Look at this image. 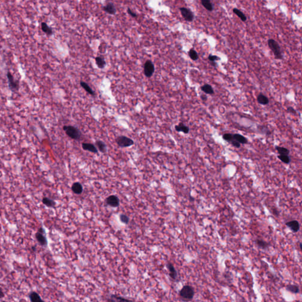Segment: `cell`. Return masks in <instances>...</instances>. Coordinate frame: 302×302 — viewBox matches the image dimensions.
<instances>
[{
  "instance_id": "7a4b0ae2",
  "label": "cell",
  "mask_w": 302,
  "mask_h": 302,
  "mask_svg": "<svg viewBox=\"0 0 302 302\" xmlns=\"http://www.w3.org/2000/svg\"><path fill=\"white\" fill-rule=\"evenodd\" d=\"M267 43L268 47L273 53L275 59L282 60L283 59V55L279 44L273 39H269Z\"/></svg>"
},
{
  "instance_id": "603a6c76",
  "label": "cell",
  "mask_w": 302,
  "mask_h": 302,
  "mask_svg": "<svg viewBox=\"0 0 302 302\" xmlns=\"http://www.w3.org/2000/svg\"><path fill=\"white\" fill-rule=\"evenodd\" d=\"M95 61H96V65L97 66V67L99 69H102L105 68V66L106 65V63L105 59L102 57H100V56L96 57L95 58Z\"/></svg>"
},
{
  "instance_id": "2e32d148",
  "label": "cell",
  "mask_w": 302,
  "mask_h": 302,
  "mask_svg": "<svg viewBox=\"0 0 302 302\" xmlns=\"http://www.w3.org/2000/svg\"><path fill=\"white\" fill-rule=\"evenodd\" d=\"M175 130L178 132H183L185 134H188L189 132V129L188 126H185L183 123H180L178 125L175 126Z\"/></svg>"
},
{
  "instance_id": "ba28073f",
  "label": "cell",
  "mask_w": 302,
  "mask_h": 302,
  "mask_svg": "<svg viewBox=\"0 0 302 302\" xmlns=\"http://www.w3.org/2000/svg\"><path fill=\"white\" fill-rule=\"evenodd\" d=\"M44 234H45V231L44 230L43 228H39L38 232H37L36 234V240L39 243L43 246H46L47 245V240L46 236H44Z\"/></svg>"
},
{
  "instance_id": "d6a6232c",
  "label": "cell",
  "mask_w": 302,
  "mask_h": 302,
  "mask_svg": "<svg viewBox=\"0 0 302 302\" xmlns=\"http://www.w3.org/2000/svg\"><path fill=\"white\" fill-rule=\"evenodd\" d=\"M222 138L223 139H224L225 141L228 142H231L233 139V135L232 134H231V133H225L224 134L223 136H222Z\"/></svg>"
},
{
  "instance_id": "1f68e13d",
  "label": "cell",
  "mask_w": 302,
  "mask_h": 302,
  "mask_svg": "<svg viewBox=\"0 0 302 302\" xmlns=\"http://www.w3.org/2000/svg\"><path fill=\"white\" fill-rule=\"evenodd\" d=\"M111 299L110 300H108V301H130L128 299H125V298H123L122 297H120V296H118L116 295H111Z\"/></svg>"
},
{
  "instance_id": "7402d4cb",
  "label": "cell",
  "mask_w": 302,
  "mask_h": 302,
  "mask_svg": "<svg viewBox=\"0 0 302 302\" xmlns=\"http://www.w3.org/2000/svg\"><path fill=\"white\" fill-rule=\"evenodd\" d=\"M201 3L202 5L208 11H212L213 10V5H212L211 0H201Z\"/></svg>"
},
{
  "instance_id": "b9f144b4",
  "label": "cell",
  "mask_w": 302,
  "mask_h": 302,
  "mask_svg": "<svg viewBox=\"0 0 302 302\" xmlns=\"http://www.w3.org/2000/svg\"><path fill=\"white\" fill-rule=\"evenodd\" d=\"M299 247H300V251H302V244H301V243H300V244H299Z\"/></svg>"
},
{
  "instance_id": "44dd1931",
  "label": "cell",
  "mask_w": 302,
  "mask_h": 302,
  "mask_svg": "<svg viewBox=\"0 0 302 302\" xmlns=\"http://www.w3.org/2000/svg\"><path fill=\"white\" fill-rule=\"evenodd\" d=\"M233 138L234 140L237 141V142H238L240 143H241V144H246L248 143V140L247 139V138H245L243 135H240V134H238V133L233 134Z\"/></svg>"
},
{
  "instance_id": "8fae6325",
  "label": "cell",
  "mask_w": 302,
  "mask_h": 302,
  "mask_svg": "<svg viewBox=\"0 0 302 302\" xmlns=\"http://www.w3.org/2000/svg\"><path fill=\"white\" fill-rule=\"evenodd\" d=\"M82 149L84 151L91 152L94 153H98V149H97L95 145L91 143H86L84 142L82 145Z\"/></svg>"
},
{
  "instance_id": "8d00e7d4",
  "label": "cell",
  "mask_w": 302,
  "mask_h": 302,
  "mask_svg": "<svg viewBox=\"0 0 302 302\" xmlns=\"http://www.w3.org/2000/svg\"><path fill=\"white\" fill-rule=\"evenodd\" d=\"M287 112H288V113L292 114H294V115L296 114V110H295L293 107H292V106H288V107H287Z\"/></svg>"
},
{
  "instance_id": "cb8c5ba5",
  "label": "cell",
  "mask_w": 302,
  "mask_h": 302,
  "mask_svg": "<svg viewBox=\"0 0 302 302\" xmlns=\"http://www.w3.org/2000/svg\"><path fill=\"white\" fill-rule=\"evenodd\" d=\"M29 298L31 301L32 302H37V301H42L43 300L41 298L40 296L39 293L35 292H32L29 295Z\"/></svg>"
},
{
  "instance_id": "277c9868",
  "label": "cell",
  "mask_w": 302,
  "mask_h": 302,
  "mask_svg": "<svg viewBox=\"0 0 302 302\" xmlns=\"http://www.w3.org/2000/svg\"><path fill=\"white\" fill-rule=\"evenodd\" d=\"M115 141L118 146L122 148L130 147L134 145V141L130 138L125 136H119L116 138Z\"/></svg>"
},
{
  "instance_id": "7c38bea8",
  "label": "cell",
  "mask_w": 302,
  "mask_h": 302,
  "mask_svg": "<svg viewBox=\"0 0 302 302\" xmlns=\"http://www.w3.org/2000/svg\"><path fill=\"white\" fill-rule=\"evenodd\" d=\"M166 266H167V268H168V271H169V275H170V276L171 277V278L172 279L175 280L177 279V277H178V273H177L176 270H175L174 266L171 263H168Z\"/></svg>"
},
{
  "instance_id": "4dcf8cb0",
  "label": "cell",
  "mask_w": 302,
  "mask_h": 302,
  "mask_svg": "<svg viewBox=\"0 0 302 302\" xmlns=\"http://www.w3.org/2000/svg\"><path fill=\"white\" fill-rule=\"evenodd\" d=\"M278 158L283 163L286 164H288L290 162V158L289 156L287 155H280L278 156Z\"/></svg>"
},
{
  "instance_id": "f1b7e54d",
  "label": "cell",
  "mask_w": 302,
  "mask_h": 302,
  "mask_svg": "<svg viewBox=\"0 0 302 302\" xmlns=\"http://www.w3.org/2000/svg\"><path fill=\"white\" fill-rule=\"evenodd\" d=\"M188 54L189 57L194 61H196L198 59V54L194 49H191L189 51Z\"/></svg>"
},
{
  "instance_id": "d6986e66",
  "label": "cell",
  "mask_w": 302,
  "mask_h": 302,
  "mask_svg": "<svg viewBox=\"0 0 302 302\" xmlns=\"http://www.w3.org/2000/svg\"><path fill=\"white\" fill-rule=\"evenodd\" d=\"M201 89L203 92H204L205 93L208 94V95H212L214 93L213 88H212V87L211 85L208 84H205L203 85V86H201Z\"/></svg>"
},
{
  "instance_id": "e575fe53",
  "label": "cell",
  "mask_w": 302,
  "mask_h": 302,
  "mask_svg": "<svg viewBox=\"0 0 302 302\" xmlns=\"http://www.w3.org/2000/svg\"><path fill=\"white\" fill-rule=\"evenodd\" d=\"M208 60H209L211 62H212V61H216L220 60V58L218 56H217V55L209 54V56H208Z\"/></svg>"
},
{
  "instance_id": "7bdbcfd3",
  "label": "cell",
  "mask_w": 302,
  "mask_h": 302,
  "mask_svg": "<svg viewBox=\"0 0 302 302\" xmlns=\"http://www.w3.org/2000/svg\"><path fill=\"white\" fill-rule=\"evenodd\" d=\"M1 188H0V194H1Z\"/></svg>"
},
{
  "instance_id": "9c48e42d",
  "label": "cell",
  "mask_w": 302,
  "mask_h": 302,
  "mask_svg": "<svg viewBox=\"0 0 302 302\" xmlns=\"http://www.w3.org/2000/svg\"><path fill=\"white\" fill-rule=\"evenodd\" d=\"M106 203L107 204V205L111 207L116 208L119 206L120 200L117 196L115 195H111L106 198Z\"/></svg>"
},
{
  "instance_id": "4316f807",
  "label": "cell",
  "mask_w": 302,
  "mask_h": 302,
  "mask_svg": "<svg viewBox=\"0 0 302 302\" xmlns=\"http://www.w3.org/2000/svg\"><path fill=\"white\" fill-rule=\"evenodd\" d=\"M255 243L257 245H258V247H259L260 249H266L268 247V245H269V244H268L267 242L261 239H257L255 240Z\"/></svg>"
},
{
  "instance_id": "8992f818",
  "label": "cell",
  "mask_w": 302,
  "mask_h": 302,
  "mask_svg": "<svg viewBox=\"0 0 302 302\" xmlns=\"http://www.w3.org/2000/svg\"><path fill=\"white\" fill-rule=\"evenodd\" d=\"M155 72V66L151 60H147L144 64L143 73L148 78L151 77Z\"/></svg>"
},
{
  "instance_id": "52a82bcc",
  "label": "cell",
  "mask_w": 302,
  "mask_h": 302,
  "mask_svg": "<svg viewBox=\"0 0 302 302\" xmlns=\"http://www.w3.org/2000/svg\"><path fill=\"white\" fill-rule=\"evenodd\" d=\"M180 11L182 17L185 21L191 22L194 20V15L191 9L185 7H181L180 8Z\"/></svg>"
},
{
  "instance_id": "9a60e30c",
  "label": "cell",
  "mask_w": 302,
  "mask_h": 302,
  "mask_svg": "<svg viewBox=\"0 0 302 302\" xmlns=\"http://www.w3.org/2000/svg\"><path fill=\"white\" fill-rule=\"evenodd\" d=\"M72 190L76 194H80L83 192V186L79 182H74L72 186Z\"/></svg>"
},
{
  "instance_id": "ffe728a7",
  "label": "cell",
  "mask_w": 302,
  "mask_h": 302,
  "mask_svg": "<svg viewBox=\"0 0 302 302\" xmlns=\"http://www.w3.org/2000/svg\"><path fill=\"white\" fill-rule=\"evenodd\" d=\"M42 203L44 205H45L47 207L50 208L54 207L55 205V201L47 197H44L42 199Z\"/></svg>"
},
{
  "instance_id": "484cf974",
  "label": "cell",
  "mask_w": 302,
  "mask_h": 302,
  "mask_svg": "<svg viewBox=\"0 0 302 302\" xmlns=\"http://www.w3.org/2000/svg\"><path fill=\"white\" fill-rule=\"evenodd\" d=\"M232 11L233 13L236 14V16H237L243 22L244 21H246V20H247V17H246L244 13L241 11H240V9H237V8H234L232 9Z\"/></svg>"
},
{
  "instance_id": "836d02e7",
  "label": "cell",
  "mask_w": 302,
  "mask_h": 302,
  "mask_svg": "<svg viewBox=\"0 0 302 302\" xmlns=\"http://www.w3.org/2000/svg\"><path fill=\"white\" fill-rule=\"evenodd\" d=\"M120 220L122 223L128 224L129 222V218L126 215L122 214L120 215Z\"/></svg>"
},
{
  "instance_id": "d4e9b609",
  "label": "cell",
  "mask_w": 302,
  "mask_h": 302,
  "mask_svg": "<svg viewBox=\"0 0 302 302\" xmlns=\"http://www.w3.org/2000/svg\"><path fill=\"white\" fill-rule=\"evenodd\" d=\"M286 289L288 291V292L292 293H294V294L299 293L300 292V289H299V286L297 285H294V284L287 285L286 287Z\"/></svg>"
},
{
  "instance_id": "83f0119b",
  "label": "cell",
  "mask_w": 302,
  "mask_h": 302,
  "mask_svg": "<svg viewBox=\"0 0 302 302\" xmlns=\"http://www.w3.org/2000/svg\"><path fill=\"white\" fill-rule=\"evenodd\" d=\"M41 27L43 31L46 33L47 35H51L53 34L52 29L46 23H42Z\"/></svg>"
},
{
  "instance_id": "ac0fdd59",
  "label": "cell",
  "mask_w": 302,
  "mask_h": 302,
  "mask_svg": "<svg viewBox=\"0 0 302 302\" xmlns=\"http://www.w3.org/2000/svg\"><path fill=\"white\" fill-rule=\"evenodd\" d=\"M80 86H82V87L83 89H84V90L87 92L89 94H90L92 96H95V92L93 91V89L89 86V84L87 83H86V82H84V81H80Z\"/></svg>"
},
{
  "instance_id": "5b68a950",
  "label": "cell",
  "mask_w": 302,
  "mask_h": 302,
  "mask_svg": "<svg viewBox=\"0 0 302 302\" xmlns=\"http://www.w3.org/2000/svg\"><path fill=\"white\" fill-rule=\"evenodd\" d=\"M7 77L8 79V86L11 91L13 92L18 91L19 89V82L18 80L14 79V78L12 74L9 72H7Z\"/></svg>"
},
{
  "instance_id": "74e56055",
  "label": "cell",
  "mask_w": 302,
  "mask_h": 302,
  "mask_svg": "<svg viewBox=\"0 0 302 302\" xmlns=\"http://www.w3.org/2000/svg\"><path fill=\"white\" fill-rule=\"evenodd\" d=\"M128 14H129L130 16H132V17H137V14H136L135 13L133 12L132 11L130 8H128Z\"/></svg>"
},
{
  "instance_id": "ab89813d",
  "label": "cell",
  "mask_w": 302,
  "mask_h": 302,
  "mask_svg": "<svg viewBox=\"0 0 302 302\" xmlns=\"http://www.w3.org/2000/svg\"><path fill=\"white\" fill-rule=\"evenodd\" d=\"M201 99L203 100V101H206V100H207V97L206 95H202L201 96Z\"/></svg>"
},
{
  "instance_id": "4fadbf2b",
  "label": "cell",
  "mask_w": 302,
  "mask_h": 302,
  "mask_svg": "<svg viewBox=\"0 0 302 302\" xmlns=\"http://www.w3.org/2000/svg\"><path fill=\"white\" fill-rule=\"evenodd\" d=\"M103 10L106 13H107V14H111V15L115 14L116 12V9L115 5H114V4L110 3L107 4L106 5L104 6L103 7Z\"/></svg>"
},
{
  "instance_id": "60d3db41",
  "label": "cell",
  "mask_w": 302,
  "mask_h": 302,
  "mask_svg": "<svg viewBox=\"0 0 302 302\" xmlns=\"http://www.w3.org/2000/svg\"><path fill=\"white\" fill-rule=\"evenodd\" d=\"M211 64H212V66H214V67H216V66H217V63H216V61H212V62H211Z\"/></svg>"
},
{
  "instance_id": "5bb4252c",
  "label": "cell",
  "mask_w": 302,
  "mask_h": 302,
  "mask_svg": "<svg viewBox=\"0 0 302 302\" xmlns=\"http://www.w3.org/2000/svg\"><path fill=\"white\" fill-rule=\"evenodd\" d=\"M95 146L97 148V149L102 153H106L107 152V146L106 143L102 141L97 140L95 142Z\"/></svg>"
},
{
  "instance_id": "f546056e",
  "label": "cell",
  "mask_w": 302,
  "mask_h": 302,
  "mask_svg": "<svg viewBox=\"0 0 302 302\" xmlns=\"http://www.w3.org/2000/svg\"><path fill=\"white\" fill-rule=\"evenodd\" d=\"M276 149L278 153L280 154V155H289V153H290V151L288 149L286 148H284V147H276Z\"/></svg>"
},
{
  "instance_id": "6da1fadb",
  "label": "cell",
  "mask_w": 302,
  "mask_h": 302,
  "mask_svg": "<svg viewBox=\"0 0 302 302\" xmlns=\"http://www.w3.org/2000/svg\"><path fill=\"white\" fill-rule=\"evenodd\" d=\"M64 131L66 132V135L69 138L74 140H80L82 138V133L81 131L77 128L73 126H64L63 128Z\"/></svg>"
},
{
  "instance_id": "d590c367",
  "label": "cell",
  "mask_w": 302,
  "mask_h": 302,
  "mask_svg": "<svg viewBox=\"0 0 302 302\" xmlns=\"http://www.w3.org/2000/svg\"><path fill=\"white\" fill-rule=\"evenodd\" d=\"M230 143L232 144V145L233 147H236L237 148H239L241 147V143H240L238 142H237V141L234 140V139H233Z\"/></svg>"
},
{
  "instance_id": "3957f363",
  "label": "cell",
  "mask_w": 302,
  "mask_h": 302,
  "mask_svg": "<svg viewBox=\"0 0 302 302\" xmlns=\"http://www.w3.org/2000/svg\"><path fill=\"white\" fill-rule=\"evenodd\" d=\"M181 298L186 300H191L194 296V290L193 287L189 285L184 286L180 292Z\"/></svg>"
},
{
  "instance_id": "30bf717a",
  "label": "cell",
  "mask_w": 302,
  "mask_h": 302,
  "mask_svg": "<svg viewBox=\"0 0 302 302\" xmlns=\"http://www.w3.org/2000/svg\"><path fill=\"white\" fill-rule=\"evenodd\" d=\"M286 226L293 232H297L300 230V224L297 220L290 221L286 223Z\"/></svg>"
},
{
  "instance_id": "e0dca14e",
  "label": "cell",
  "mask_w": 302,
  "mask_h": 302,
  "mask_svg": "<svg viewBox=\"0 0 302 302\" xmlns=\"http://www.w3.org/2000/svg\"><path fill=\"white\" fill-rule=\"evenodd\" d=\"M257 102L260 105H267L269 103V100H268V97L266 96L262 93H260L258 96V97H257Z\"/></svg>"
},
{
  "instance_id": "f35d334b",
  "label": "cell",
  "mask_w": 302,
  "mask_h": 302,
  "mask_svg": "<svg viewBox=\"0 0 302 302\" xmlns=\"http://www.w3.org/2000/svg\"><path fill=\"white\" fill-rule=\"evenodd\" d=\"M4 293L3 292V290L2 289V288L0 287V299H2L4 297Z\"/></svg>"
}]
</instances>
